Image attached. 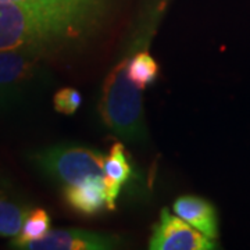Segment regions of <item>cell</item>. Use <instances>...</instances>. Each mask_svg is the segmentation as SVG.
<instances>
[{"mask_svg":"<svg viewBox=\"0 0 250 250\" xmlns=\"http://www.w3.org/2000/svg\"><path fill=\"white\" fill-rule=\"evenodd\" d=\"M0 1H21V0H0Z\"/></svg>","mask_w":250,"mask_h":250,"instance_id":"5bb4252c","label":"cell"},{"mask_svg":"<svg viewBox=\"0 0 250 250\" xmlns=\"http://www.w3.org/2000/svg\"><path fill=\"white\" fill-rule=\"evenodd\" d=\"M128 57L113 67L103 83L99 113L103 124L113 134L128 141L141 142L146 139L142 106V89H139L126 74Z\"/></svg>","mask_w":250,"mask_h":250,"instance_id":"7a4b0ae2","label":"cell"},{"mask_svg":"<svg viewBox=\"0 0 250 250\" xmlns=\"http://www.w3.org/2000/svg\"><path fill=\"white\" fill-rule=\"evenodd\" d=\"M47 53L36 49L0 52V110H9L29 100L46 85Z\"/></svg>","mask_w":250,"mask_h":250,"instance_id":"3957f363","label":"cell"},{"mask_svg":"<svg viewBox=\"0 0 250 250\" xmlns=\"http://www.w3.org/2000/svg\"><path fill=\"white\" fill-rule=\"evenodd\" d=\"M50 217L43 208L32 210L27 217L21 231L16 235L14 241H11V248L14 249H24V246L29 242L42 239L46 233L50 231Z\"/></svg>","mask_w":250,"mask_h":250,"instance_id":"7c38bea8","label":"cell"},{"mask_svg":"<svg viewBox=\"0 0 250 250\" xmlns=\"http://www.w3.org/2000/svg\"><path fill=\"white\" fill-rule=\"evenodd\" d=\"M213 239L197 231L178 215L163 208L159 223L153 227L149 241L150 250H211L215 249Z\"/></svg>","mask_w":250,"mask_h":250,"instance_id":"5b68a950","label":"cell"},{"mask_svg":"<svg viewBox=\"0 0 250 250\" xmlns=\"http://www.w3.org/2000/svg\"><path fill=\"white\" fill-rule=\"evenodd\" d=\"M29 208L0 189V236H16L29 215Z\"/></svg>","mask_w":250,"mask_h":250,"instance_id":"30bf717a","label":"cell"},{"mask_svg":"<svg viewBox=\"0 0 250 250\" xmlns=\"http://www.w3.org/2000/svg\"><path fill=\"white\" fill-rule=\"evenodd\" d=\"M121 245L116 235L89 229L68 228L49 231L42 239L29 242L28 250H111Z\"/></svg>","mask_w":250,"mask_h":250,"instance_id":"8992f818","label":"cell"},{"mask_svg":"<svg viewBox=\"0 0 250 250\" xmlns=\"http://www.w3.org/2000/svg\"><path fill=\"white\" fill-rule=\"evenodd\" d=\"M102 0L0 1V52L36 49L49 53L81 42L100 25Z\"/></svg>","mask_w":250,"mask_h":250,"instance_id":"6da1fadb","label":"cell"},{"mask_svg":"<svg viewBox=\"0 0 250 250\" xmlns=\"http://www.w3.org/2000/svg\"><path fill=\"white\" fill-rule=\"evenodd\" d=\"M82 103V96L77 89L74 88H62L57 90L53 96V106L57 113L71 116L78 108L81 107Z\"/></svg>","mask_w":250,"mask_h":250,"instance_id":"4fadbf2b","label":"cell"},{"mask_svg":"<svg viewBox=\"0 0 250 250\" xmlns=\"http://www.w3.org/2000/svg\"><path fill=\"white\" fill-rule=\"evenodd\" d=\"M132 177V166L123 143L111 146L110 153L104 157V181L107 190V208H116L117 197L121 192V187Z\"/></svg>","mask_w":250,"mask_h":250,"instance_id":"9c48e42d","label":"cell"},{"mask_svg":"<svg viewBox=\"0 0 250 250\" xmlns=\"http://www.w3.org/2000/svg\"><path fill=\"white\" fill-rule=\"evenodd\" d=\"M64 200L71 210L80 214H99L103 208H107L104 177H90L77 184L65 185Z\"/></svg>","mask_w":250,"mask_h":250,"instance_id":"52a82bcc","label":"cell"},{"mask_svg":"<svg viewBox=\"0 0 250 250\" xmlns=\"http://www.w3.org/2000/svg\"><path fill=\"white\" fill-rule=\"evenodd\" d=\"M104 157L96 149L80 145H57L31 154L38 170L65 185L90 177H104Z\"/></svg>","mask_w":250,"mask_h":250,"instance_id":"277c9868","label":"cell"},{"mask_svg":"<svg viewBox=\"0 0 250 250\" xmlns=\"http://www.w3.org/2000/svg\"><path fill=\"white\" fill-rule=\"evenodd\" d=\"M174 211L207 238H218V215L208 200L193 195L181 196L174 202Z\"/></svg>","mask_w":250,"mask_h":250,"instance_id":"ba28073f","label":"cell"},{"mask_svg":"<svg viewBox=\"0 0 250 250\" xmlns=\"http://www.w3.org/2000/svg\"><path fill=\"white\" fill-rule=\"evenodd\" d=\"M128 78L139 89H146L159 77V64L149 52H138L134 57L128 59L126 64Z\"/></svg>","mask_w":250,"mask_h":250,"instance_id":"8fae6325","label":"cell"}]
</instances>
